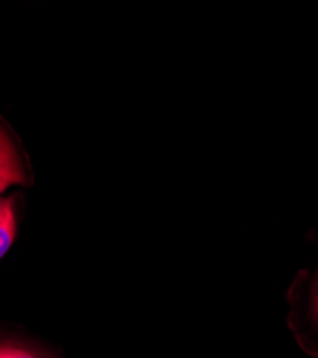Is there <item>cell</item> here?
Returning a JSON list of instances; mask_svg holds the SVG:
<instances>
[{"label": "cell", "mask_w": 318, "mask_h": 358, "mask_svg": "<svg viewBox=\"0 0 318 358\" xmlns=\"http://www.w3.org/2000/svg\"><path fill=\"white\" fill-rule=\"evenodd\" d=\"M29 184L26 157L13 139V135L0 122V192L10 185Z\"/></svg>", "instance_id": "6da1fadb"}, {"label": "cell", "mask_w": 318, "mask_h": 358, "mask_svg": "<svg viewBox=\"0 0 318 358\" xmlns=\"http://www.w3.org/2000/svg\"><path fill=\"white\" fill-rule=\"evenodd\" d=\"M16 236L13 198H0V259L10 250Z\"/></svg>", "instance_id": "7a4b0ae2"}, {"label": "cell", "mask_w": 318, "mask_h": 358, "mask_svg": "<svg viewBox=\"0 0 318 358\" xmlns=\"http://www.w3.org/2000/svg\"><path fill=\"white\" fill-rule=\"evenodd\" d=\"M0 358H41V357L20 347L0 344Z\"/></svg>", "instance_id": "3957f363"}, {"label": "cell", "mask_w": 318, "mask_h": 358, "mask_svg": "<svg viewBox=\"0 0 318 358\" xmlns=\"http://www.w3.org/2000/svg\"><path fill=\"white\" fill-rule=\"evenodd\" d=\"M317 311H318V289H317Z\"/></svg>", "instance_id": "277c9868"}]
</instances>
